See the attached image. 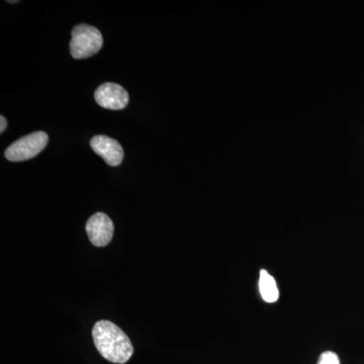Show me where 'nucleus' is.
<instances>
[{"label": "nucleus", "instance_id": "nucleus-1", "mask_svg": "<svg viewBox=\"0 0 364 364\" xmlns=\"http://www.w3.org/2000/svg\"><path fill=\"white\" fill-rule=\"evenodd\" d=\"M92 337L100 355L112 363H127L133 355L131 340L109 321H98L93 327Z\"/></svg>", "mask_w": 364, "mask_h": 364}, {"label": "nucleus", "instance_id": "nucleus-2", "mask_svg": "<svg viewBox=\"0 0 364 364\" xmlns=\"http://www.w3.org/2000/svg\"><path fill=\"white\" fill-rule=\"evenodd\" d=\"M104 45L102 33L95 26L81 23L72 30L70 52L74 59L90 58Z\"/></svg>", "mask_w": 364, "mask_h": 364}, {"label": "nucleus", "instance_id": "nucleus-3", "mask_svg": "<svg viewBox=\"0 0 364 364\" xmlns=\"http://www.w3.org/2000/svg\"><path fill=\"white\" fill-rule=\"evenodd\" d=\"M48 142H49V136L45 132L38 131L28 134L7 148L6 158L13 162L32 159L45 149Z\"/></svg>", "mask_w": 364, "mask_h": 364}, {"label": "nucleus", "instance_id": "nucleus-4", "mask_svg": "<svg viewBox=\"0 0 364 364\" xmlns=\"http://www.w3.org/2000/svg\"><path fill=\"white\" fill-rule=\"evenodd\" d=\"M95 98L98 105L112 111L124 109L129 104V93L117 83H104L95 90Z\"/></svg>", "mask_w": 364, "mask_h": 364}, {"label": "nucleus", "instance_id": "nucleus-5", "mask_svg": "<svg viewBox=\"0 0 364 364\" xmlns=\"http://www.w3.org/2000/svg\"><path fill=\"white\" fill-rule=\"evenodd\" d=\"M114 224L109 215L97 213L91 215L86 224L88 238L97 247H105L112 241L114 236Z\"/></svg>", "mask_w": 364, "mask_h": 364}, {"label": "nucleus", "instance_id": "nucleus-6", "mask_svg": "<svg viewBox=\"0 0 364 364\" xmlns=\"http://www.w3.org/2000/svg\"><path fill=\"white\" fill-rule=\"evenodd\" d=\"M92 150L100 155L109 166H119L124 159V150L121 144L107 136H95L91 139Z\"/></svg>", "mask_w": 364, "mask_h": 364}, {"label": "nucleus", "instance_id": "nucleus-7", "mask_svg": "<svg viewBox=\"0 0 364 364\" xmlns=\"http://www.w3.org/2000/svg\"><path fill=\"white\" fill-rule=\"evenodd\" d=\"M259 291L261 296L267 303H275L279 299V293L277 282L264 269L260 270Z\"/></svg>", "mask_w": 364, "mask_h": 364}, {"label": "nucleus", "instance_id": "nucleus-8", "mask_svg": "<svg viewBox=\"0 0 364 364\" xmlns=\"http://www.w3.org/2000/svg\"><path fill=\"white\" fill-rule=\"evenodd\" d=\"M317 364H340L338 355L332 351H326L321 354Z\"/></svg>", "mask_w": 364, "mask_h": 364}, {"label": "nucleus", "instance_id": "nucleus-9", "mask_svg": "<svg viewBox=\"0 0 364 364\" xmlns=\"http://www.w3.org/2000/svg\"><path fill=\"white\" fill-rule=\"evenodd\" d=\"M0 121H1V128H0V132H1V133H4L7 126L6 119L4 116H1L0 117Z\"/></svg>", "mask_w": 364, "mask_h": 364}, {"label": "nucleus", "instance_id": "nucleus-10", "mask_svg": "<svg viewBox=\"0 0 364 364\" xmlns=\"http://www.w3.org/2000/svg\"><path fill=\"white\" fill-rule=\"evenodd\" d=\"M7 2H9V4H18V1H9V0Z\"/></svg>", "mask_w": 364, "mask_h": 364}]
</instances>
